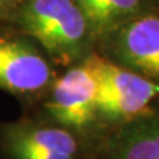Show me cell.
Returning <instances> with one entry per match:
<instances>
[{"mask_svg": "<svg viewBox=\"0 0 159 159\" xmlns=\"http://www.w3.org/2000/svg\"><path fill=\"white\" fill-rule=\"evenodd\" d=\"M16 21L21 33L64 66L81 62L94 39L74 0H25L17 11Z\"/></svg>", "mask_w": 159, "mask_h": 159, "instance_id": "6da1fadb", "label": "cell"}, {"mask_svg": "<svg viewBox=\"0 0 159 159\" xmlns=\"http://www.w3.org/2000/svg\"><path fill=\"white\" fill-rule=\"evenodd\" d=\"M97 80V116L125 122L146 111L159 96V84L110 61L102 54H89Z\"/></svg>", "mask_w": 159, "mask_h": 159, "instance_id": "7a4b0ae2", "label": "cell"}, {"mask_svg": "<svg viewBox=\"0 0 159 159\" xmlns=\"http://www.w3.org/2000/svg\"><path fill=\"white\" fill-rule=\"evenodd\" d=\"M102 56L159 84V7L99 37Z\"/></svg>", "mask_w": 159, "mask_h": 159, "instance_id": "3957f363", "label": "cell"}, {"mask_svg": "<svg viewBox=\"0 0 159 159\" xmlns=\"http://www.w3.org/2000/svg\"><path fill=\"white\" fill-rule=\"evenodd\" d=\"M49 60L24 33L0 32V90L34 96L52 81Z\"/></svg>", "mask_w": 159, "mask_h": 159, "instance_id": "277c9868", "label": "cell"}, {"mask_svg": "<svg viewBox=\"0 0 159 159\" xmlns=\"http://www.w3.org/2000/svg\"><path fill=\"white\" fill-rule=\"evenodd\" d=\"M88 56L52 86L47 111L62 127L82 130L97 118V80Z\"/></svg>", "mask_w": 159, "mask_h": 159, "instance_id": "5b68a950", "label": "cell"}, {"mask_svg": "<svg viewBox=\"0 0 159 159\" xmlns=\"http://www.w3.org/2000/svg\"><path fill=\"white\" fill-rule=\"evenodd\" d=\"M0 146L9 159H76L78 143L62 126L15 122L0 129Z\"/></svg>", "mask_w": 159, "mask_h": 159, "instance_id": "8992f818", "label": "cell"}, {"mask_svg": "<svg viewBox=\"0 0 159 159\" xmlns=\"http://www.w3.org/2000/svg\"><path fill=\"white\" fill-rule=\"evenodd\" d=\"M99 159H159V110L119 123L103 141Z\"/></svg>", "mask_w": 159, "mask_h": 159, "instance_id": "52a82bcc", "label": "cell"}, {"mask_svg": "<svg viewBox=\"0 0 159 159\" xmlns=\"http://www.w3.org/2000/svg\"><path fill=\"white\" fill-rule=\"evenodd\" d=\"M94 37H102L127 20L151 9L150 0H74Z\"/></svg>", "mask_w": 159, "mask_h": 159, "instance_id": "ba28073f", "label": "cell"}, {"mask_svg": "<svg viewBox=\"0 0 159 159\" xmlns=\"http://www.w3.org/2000/svg\"><path fill=\"white\" fill-rule=\"evenodd\" d=\"M13 0H0V19L8 12V9L12 7Z\"/></svg>", "mask_w": 159, "mask_h": 159, "instance_id": "9c48e42d", "label": "cell"}]
</instances>
